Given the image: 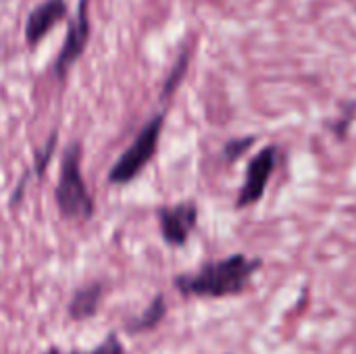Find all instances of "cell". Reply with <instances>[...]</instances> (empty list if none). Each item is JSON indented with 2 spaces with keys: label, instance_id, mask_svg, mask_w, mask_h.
<instances>
[{
  "label": "cell",
  "instance_id": "6da1fadb",
  "mask_svg": "<svg viewBox=\"0 0 356 354\" xmlns=\"http://www.w3.org/2000/svg\"><path fill=\"white\" fill-rule=\"evenodd\" d=\"M263 267L261 259L232 255L221 261L204 263L196 273L177 275L175 290L186 298H229L248 290L252 275Z\"/></svg>",
  "mask_w": 356,
  "mask_h": 354
},
{
  "label": "cell",
  "instance_id": "7a4b0ae2",
  "mask_svg": "<svg viewBox=\"0 0 356 354\" xmlns=\"http://www.w3.org/2000/svg\"><path fill=\"white\" fill-rule=\"evenodd\" d=\"M54 200L65 219L86 221L94 215V198L88 192V186L81 175V144L79 142L69 144L63 152Z\"/></svg>",
  "mask_w": 356,
  "mask_h": 354
},
{
  "label": "cell",
  "instance_id": "3957f363",
  "mask_svg": "<svg viewBox=\"0 0 356 354\" xmlns=\"http://www.w3.org/2000/svg\"><path fill=\"white\" fill-rule=\"evenodd\" d=\"M165 125V113L154 115L136 136V140L125 148V152L115 161V165L108 171V184L113 186H125L131 179H136L144 167L154 159L161 131Z\"/></svg>",
  "mask_w": 356,
  "mask_h": 354
},
{
  "label": "cell",
  "instance_id": "277c9868",
  "mask_svg": "<svg viewBox=\"0 0 356 354\" xmlns=\"http://www.w3.org/2000/svg\"><path fill=\"white\" fill-rule=\"evenodd\" d=\"M275 165H277V148L275 146H265L259 154H254L250 159V163L246 167L244 184L236 198L238 209H246V207H252L263 200L269 179L275 171Z\"/></svg>",
  "mask_w": 356,
  "mask_h": 354
},
{
  "label": "cell",
  "instance_id": "5b68a950",
  "mask_svg": "<svg viewBox=\"0 0 356 354\" xmlns=\"http://www.w3.org/2000/svg\"><path fill=\"white\" fill-rule=\"evenodd\" d=\"M90 40V0H79L77 15L71 21L67 29V38L60 46V52L56 54V61L52 65V71L56 79H65L69 69L79 61Z\"/></svg>",
  "mask_w": 356,
  "mask_h": 354
},
{
  "label": "cell",
  "instance_id": "8992f818",
  "mask_svg": "<svg viewBox=\"0 0 356 354\" xmlns=\"http://www.w3.org/2000/svg\"><path fill=\"white\" fill-rule=\"evenodd\" d=\"M198 223V207L194 200L179 202L175 207H163L159 211V227L165 244L179 248L190 240V234Z\"/></svg>",
  "mask_w": 356,
  "mask_h": 354
},
{
  "label": "cell",
  "instance_id": "52a82bcc",
  "mask_svg": "<svg viewBox=\"0 0 356 354\" xmlns=\"http://www.w3.org/2000/svg\"><path fill=\"white\" fill-rule=\"evenodd\" d=\"M67 13L69 8L65 0H46L35 6L25 21V42L29 46H35L56 23L67 17Z\"/></svg>",
  "mask_w": 356,
  "mask_h": 354
},
{
  "label": "cell",
  "instance_id": "ba28073f",
  "mask_svg": "<svg viewBox=\"0 0 356 354\" xmlns=\"http://www.w3.org/2000/svg\"><path fill=\"white\" fill-rule=\"evenodd\" d=\"M102 296H104V286L100 282L81 286L69 303V309H67L69 317L73 321H86V319L94 317L100 309Z\"/></svg>",
  "mask_w": 356,
  "mask_h": 354
},
{
  "label": "cell",
  "instance_id": "9c48e42d",
  "mask_svg": "<svg viewBox=\"0 0 356 354\" xmlns=\"http://www.w3.org/2000/svg\"><path fill=\"white\" fill-rule=\"evenodd\" d=\"M165 315H167V303H165V298L159 294V296L146 307V311H144L142 315H138V317L127 325V332L134 334V336L146 334V332L154 330V328L165 319Z\"/></svg>",
  "mask_w": 356,
  "mask_h": 354
},
{
  "label": "cell",
  "instance_id": "30bf717a",
  "mask_svg": "<svg viewBox=\"0 0 356 354\" xmlns=\"http://www.w3.org/2000/svg\"><path fill=\"white\" fill-rule=\"evenodd\" d=\"M254 142H257V138H254V136L229 140V142L223 146V159H225L227 163H236L240 156H244V154L250 150V146H252Z\"/></svg>",
  "mask_w": 356,
  "mask_h": 354
},
{
  "label": "cell",
  "instance_id": "8fae6325",
  "mask_svg": "<svg viewBox=\"0 0 356 354\" xmlns=\"http://www.w3.org/2000/svg\"><path fill=\"white\" fill-rule=\"evenodd\" d=\"M54 148H56V134H52L48 138V142L44 144V148H40L38 152H33V171H35V175H44V171H46V167H48V163L52 159Z\"/></svg>",
  "mask_w": 356,
  "mask_h": 354
},
{
  "label": "cell",
  "instance_id": "7c38bea8",
  "mask_svg": "<svg viewBox=\"0 0 356 354\" xmlns=\"http://www.w3.org/2000/svg\"><path fill=\"white\" fill-rule=\"evenodd\" d=\"M186 67H188V56L184 54V56L179 58L177 67L171 71V75H169V79H167V83H165V88H163V96H169V94L177 88V83H179V79H181V75H184Z\"/></svg>",
  "mask_w": 356,
  "mask_h": 354
},
{
  "label": "cell",
  "instance_id": "4fadbf2b",
  "mask_svg": "<svg viewBox=\"0 0 356 354\" xmlns=\"http://www.w3.org/2000/svg\"><path fill=\"white\" fill-rule=\"evenodd\" d=\"M90 354H125V348H123L121 340L117 338V334H111V336H106V340L100 346H96Z\"/></svg>",
  "mask_w": 356,
  "mask_h": 354
},
{
  "label": "cell",
  "instance_id": "5bb4252c",
  "mask_svg": "<svg viewBox=\"0 0 356 354\" xmlns=\"http://www.w3.org/2000/svg\"><path fill=\"white\" fill-rule=\"evenodd\" d=\"M42 354H81V353H63V351H58L56 346H52V348H48L46 353H42Z\"/></svg>",
  "mask_w": 356,
  "mask_h": 354
}]
</instances>
